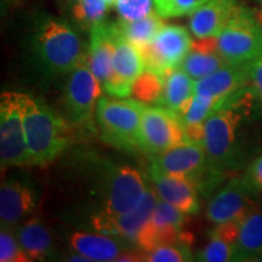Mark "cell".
Returning a JSON list of instances; mask_svg holds the SVG:
<instances>
[{
    "mask_svg": "<svg viewBox=\"0 0 262 262\" xmlns=\"http://www.w3.org/2000/svg\"><path fill=\"white\" fill-rule=\"evenodd\" d=\"M260 102L251 85L232 94L204 122V149L210 166L225 178L245 163L247 126Z\"/></svg>",
    "mask_w": 262,
    "mask_h": 262,
    "instance_id": "cell-1",
    "label": "cell"
},
{
    "mask_svg": "<svg viewBox=\"0 0 262 262\" xmlns=\"http://www.w3.org/2000/svg\"><path fill=\"white\" fill-rule=\"evenodd\" d=\"M33 50L42 71L50 75L70 74L86 60L79 33L64 19L41 14L33 26Z\"/></svg>",
    "mask_w": 262,
    "mask_h": 262,
    "instance_id": "cell-2",
    "label": "cell"
},
{
    "mask_svg": "<svg viewBox=\"0 0 262 262\" xmlns=\"http://www.w3.org/2000/svg\"><path fill=\"white\" fill-rule=\"evenodd\" d=\"M22 111L31 166H47L67 148L71 124L48 104L24 93Z\"/></svg>",
    "mask_w": 262,
    "mask_h": 262,
    "instance_id": "cell-3",
    "label": "cell"
},
{
    "mask_svg": "<svg viewBox=\"0 0 262 262\" xmlns=\"http://www.w3.org/2000/svg\"><path fill=\"white\" fill-rule=\"evenodd\" d=\"M147 104L135 98L101 96L96 106V126L104 142L118 149H140V130Z\"/></svg>",
    "mask_w": 262,
    "mask_h": 262,
    "instance_id": "cell-4",
    "label": "cell"
},
{
    "mask_svg": "<svg viewBox=\"0 0 262 262\" xmlns=\"http://www.w3.org/2000/svg\"><path fill=\"white\" fill-rule=\"evenodd\" d=\"M150 169L192 182L203 194H212L225 179L210 166L203 145L183 142L171 149L150 156Z\"/></svg>",
    "mask_w": 262,
    "mask_h": 262,
    "instance_id": "cell-5",
    "label": "cell"
},
{
    "mask_svg": "<svg viewBox=\"0 0 262 262\" xmlns=\"http://www.w3.org/2000/svg\"><path fill=\"white\" fill-rule=\"evenodd\" d=\"M147 187L146 176L133 166H108L103 175L98 208L90 220H111L130 211L139 204Z\"/></svg>",
    "mask_w": 262,
    "mask_h": 262,
    "instance_id": "cell-6",
    "label": "cell"
},
{
    "mask_svg": "<svg viewBox=\"0 0 262 262\" xmlns=\"http://www.w3.org/2000/svg\"><path fill=\"white\" fill-rule=\"evenodd\" d=\"M219 54L227 63H251L262 56V26L247 6L239 4L217 35Z\"/></svg>",
    "mask_w": 262,
    "mask_h": 262,
    "instance_id": "cell-7",
    "label": "cell"
},
{
    "mask_svg": "<svg viewBox=\"0 0 262 262\" xmlns=\"http://www.w3.org/2000/svg\"><path fill=\"white\" fill-rule=\"evenodd\" d=\"M101 96L102 85L88 67L86 62H83L68 74L64 85L63 108L67 122L80 130H96L94 114Z\"/></svg>",
    "mask_w": 262,
    "mask_h": 262,
    "instance_id": "cell-8",
    "label": "cell"
},
{
    "mask_svg": "<svg viewBox=\"0 0 262 262\" xmlns=\"http://www.w3.org/2000/svg\"><path fill=\"white\" fill-rule=\"evenodd\" d=\"M0 160L3 168L31 166L26 141L22 93L0 95Z\"/></svg>",
    "mask_w": 262,
    "mask_h": 262,
    "instance_id": "cell-9",
    "label": "cell"
},
{
    "mask_svg": "<svg viewBox=\"0 0 262 262\" xmlns=\"http://www.w3.org/2000/svg\"><path fill=\"white\" fill-rule=\"evenodd\" d=\"M185 142L183 122L164 106H147L140 130V150L156 156Z\"/></svg>",
    "mask_w": 262,
    "mask_h": 262,
    "instance_id": "cell-10",
    "label": "cell"
},
{
    "mask_svg": "<svg viewBox=\"0 0 262 262\" xmlns=\"http://www.w3.org/2000/svg\"><path fill=\"white\" fill-rule=\"evenodd\" d=\"M192 38L182 26L165 25L148 45L140 49L143 67L164 75L178 68L192 49Z\"/></svg>",
    "mask_w": 262,
    "mask_h": 262,
    "instance_id": "cell-11",
    "label": "cell"
},
{
    "mask_svg": "<svg viewBox=\"0 0 262 262\" xmlns=\"http://www.w3.org/2000/svg\"><path fill=\"white\" fill-rule=\"evenodd\" d=\"M257 194L244 176L229 180L211 195L206 205V219L215 225L241 222L257 208Z\"/></svg>",
    "mask_w": 262,
    "mask_h": 262,
    "instance_id": "cell-12",
    "label": "cell"
},
{
    "mask_svg": "<svg viewBox=\"0 0 262 262\" xmlns=\"http://www.w3.org/2000/svg\"><path fill=\"white\" fill-rule=\"evenodd\" d=\"M158 199L159 196L157 194L156 189L148 185L142 199L135 208L125 214L111 219V220L93 219L90 220L91 227L100 233L116 235V237L125 239L129 243L135 245L141 231L152 219Z\"/></svg>",
    "mask_w": 262,
    "mask_h": 262,
    "instance_id": "cell-13",
    "label": "cell"
},
{
    "mask_svg": "<svg viewBox=\"0 0 262 262\" xmlns=\"http://www.w3.org/2000/svg\"><path fill=\"white\" fill-rule=\"evenodd\" d=\"M114 27V56L113 77L104 91L114 97H127L131 95V85L139 75L145 71L140 51L133 42L124 37V34L113 22Z\"/></svg>",
    "mask_w": 262,
    "mask_h": 262,
    "instance_id": "cell-14",
    "label": "cell"
},
{
    "mask_svg": "<svg viewBox=\"0 0 262 262\" xmlns=\"http://www.w3.org/2000/svg\"><path fill=\"white\" fill-rule=\"evenodd\" d=\"M38 193L24 179H8L0 187V224L15 229L37 208Z\"/></svg>",
    "mask_w": 262,
    "mask_h": 262,
    "instance_id": "cell-15",
    "label": "cell"
},
{
    "mask_svg": "<svg viewBox=\"0 0 262 262\" xmlns=\"http://www.w3.org/2000/svg\"><path fill=\"white\" fill-rule=\"evenodd\" d=\"M114 49L113 22L104 21L90 29V44L85 62L103 89L113 77Z\"/></svg>",
    "mask_w": 262,
    "mask_h": 262,
    "instance_id": "cell-16",
    "label": "cell"
},
{
    "mask_svg": "<svg viewBox=\"0 0 262 262\" xmlns=\"http://www.w3.org/2000/svg\"><path fill=\"white\" fill-rule=\"evenodd\" d=\"M149 181L157 194L164 202L169 203L186 215H195L201 210L198 189L187 180L165 175L148 168Z\"/></svg>",
    "mask_w": 262,
    "mask_h": 262,
    "instance_id": "cell-17",
    "label": "cell"
},
{
    "mask_svg": "<svg viewBox=\"0 0 262 262\" xmlns=\"http://www.w3.org/2000/svg\"><path fill=\"white\" fill-rule=\"evenodd\" d=\"M68 244L74 253L81 254L91 261L98 262L117 261L124 251L137 249L125 239L100 232H73L68 237Z\"/></svg>",
    "mask_w": 262,
    "mask_h": 262,
    "instance_id": "cell-18",
    "label": "cell"
},
{
    "mask_svg": "<svg viewBox=\"0 0 262 262\" xmlns=\"http://www.w3.org/2000/svg\"><path fill=\"white\" fill-rule=\"evenodd\" d=\"M248 85H250V63H227L214 73L196 80L194 94H204L226 100Z\"/></svg>",
    "mask_w": 262,
    "mask_h": 262,
    "instance_id": "cell-19",
    "label": "cell"
},
{
    "mask_svg": "<svg viewBox=\"0 0 262 262\" xmlns=\"http://www.w3.org/2000/svg\"><path fill=\"white\" fill-rule=\"evenodd\" d=\"M237 0H208L189 18V31L195 38L217 37L238 6Z\"/></svg>",
    "mask_w": 262,
    "mask_h": 262,
    "instance_id": "cell-20",
    "label": "cell"
},
{
    "mask_svg": "<svg viewBox=\"0 0 262 262\" xmlns=\"http://www.w3.org/2000/svg\"><path fill=\"white\" fill-rule=\"evenodd\" d=\"M185 224V212L159 198L150 219L156 248L164 244L180 243Z\"/></svg>",
    "mask_w": 262,
    "mask_h": 262,
    "instance_id": "cell-21",
    "label": "cell"
},
{
    "mask_svg": "<svg viewBox=\"0 0 262 262\" xmlns=\"http://www.w3.org/2000/svg\"><path fill=\"white\" fill-rule=\"evenodd\" d=\"M16 235L32 261H41L51 256L54 251L52 235L40 219L31 217L22 221L16 227Z\"/></svg>",
    "mask_w": 262,
    "mask_h": 262,
    "instance_id": "cell-22",
    "label": "cell"
},
{
    "mask_svg": "<svg viewBox=\"0 0 262 262\" xmlns=\"http://www.w3.org/2000/svg\"><path fill=\"white\" fill-rule=\"evenodd\" d=\"M235 261H262V210L258 206L239 222Z\"/></svg>",
    "mask_w": 262,
    "mask_h": 262,
    "instance_id": "cell-23",
    "label": "cell"
},
{
    "mask_svg": "<svg viewBox=\"0 0 262 262\" xmlns=\"http://www.w3.org/2000/svg\"><path fill=\"white\" fill-rule=\"evenodd\" d=\"M163 78V94L158 104L176 113L182 103L194 96L195 80L180 68L168 71Z\"/></svg>",
    "mask_w": 262,
    "mask_h": 262,
    "instance_id": "cell-24",
    "label": "cell"
},
{
    "mask_svg": "<svg viewBox=\"0 0 262 262\" xmlns=\"http://www.w3.org/2000/svg\"><path fill=\"white\" fill-rule=\"evenodd\" d=\"M116 25L123 33L124 37L133 42L137 50H140L141 48L148 45L166 24L162 16L155 11L146 17L135 19V21H125V19L119 18L116 21Z\"/></svg>",
    "mask_w": 262,
    "mask_h": 262,
    "instance_id": "cell-25",
    "label": "cell"
},
{
    "mask_svg": "<svg viewBox=\"0 0 262 262\" xmlns=\"http://www.w3.org/2000/svg\"><path fill=\"white\" fill-rule=\"evenodd\" d=\"M226 64L227 62L219 52H202L191 49L178 68L186 72L196 81L214 73Z\"/></svg>",
    "mask_w": 262,
    "mask_h": 262,
    "instance_id": "cell-26",
    "label": "cell"
},
{
    "mask_svg": "<svg viewBox=\"0 0 262 262\" xmlns=\"http://www.w3.org/2000/svg\"><path fill=\"white\" fill-rule=\"evenodd\" d=\"M108 10L104 0H78L71 8V14L78 27L90 32L95 26L106 21Z\"/></svg>",
    "mask_w": 262,
    "mask_h": 262,
    "instance_id": "cell-27",
    "label": "cell"
},
{
    "mask_svg": "<svg viewBox=\"0 0 262 262\" xmlns=\"http://www.w3.org/2000/svg\"><path fill=\"white\" fill-rule=\"evenodd\" d=\"M164 78L152 71H143L131 85V95L143 103H159L163 94Z\"/></svg>",
    "mask_w": 262,
    "mask_h": 262,
    "instance_id": "cell-28",
    "label": "cell"
},
{
    "mask_svg": "<svg viewBox=\"0 0 262 262\" xmlns=\"http://www.w3.org/2000/svg\"><path fill=\"white\" fill-rule=\"evenodd\" d=\"M191 245H187L182 242L173 244L159 245L153 250L145 253L143 261L148 262H187L193 261L191 253Z\"/></svg>",
    "mask_w": 262,
    "mask_h": 262,
    "instance_id": "cell-29",
    "label": "cell"
},
{
    "mask_svg": "<svg viewBox=\"0 0 262 262\" xmlns=\"http://www.w3.org/2000/svg\"><path fill=\"white\" fill-rule=\"evenodd\" d=\"M209 243L195 255L196 261L202 262H227L235 261V245L225 239L209 235Z\"/></svg>",
    "mask_w": 262,
    "mask_h": 262,
    "instance_id": "cell-30",
    "label": "cell"
},
{
    "mask_svg": "<svg viewBox=\"0 0 262 262\" xmlns=\"http://www.w3.org/2000/svg\"><path fill=\"white\" fill-rule=\"evenodd\" d=\"M225 102L224 98L208 96L204 94H194L191 108L183 117V123H204L216 108Z\"/></svg>",
    "mask_w": 262,
    "mask_h": 262,
    "instance_id": "cell-31",
    "label": "cell"
},
{
    "mask_svg": "<svg viewBox=\"0 0 262 262\" xmlns=\"http://www.w3.org/2000/svg\"><path fill=\"white\" fill-rule=\"evenodd\" d=\"M208 0H153L156 12L163 18L192 15Z\"/></svg>",
    "mask_w": 262,
    "mask_h": 262,
    "instance_id": "cell-32",
    "label": "cell"
},
{
    "mask_svg": "<svg viewBox=\"0 0 262 262\" xmlns=\"http://www.w3.org/2000/svg\"><path fill=\"white\" fill-rule=\"evenodd\" d=\"M0 261L29 262L32 261L19 244L15 229L2 227L0 229Z\"/></svg>",
    "mask_w": 262,
    "mask_h": 262,
    "instance_id": "cell-33",
    "label": "cell"
},
{
    "mask_svg": "<svg viewBox=\"0 0 262 262\" xmlns=\"http://www.w3.org/2000/svg\"><path fill=\"white\" fill-rule=\"evenodd\" d=\"M244 178L257 193H262V153L248 165Z\"/></svg>",
    "mask_w": 262,
    "mask_h": 262,
    "instance_id": "cell-34",
    "label": "cell"
},
{
    "mask_svg": "<svg viewBox=\"0 0 262 262\" xmlns=\"http://www.w3.org/2000/svg\"><path fill=\"white\" fill-rule=\"evenodd\" d=\"M183 130H185V142L204 146V123H183Z\"/></svg>",
    "mask_w": 262,
    "mask_h": 262,
    "instance_id": "cell-35",
    "label": "cell"
},
{
    "mask_svg": "<svg viewBox=\"0 0 262 262\" xmlns=\"http://www.w3.org/2000/svg\"><path fill=\"white\" fill-rule=\"evenodd\" d=\"M250 85L262 104V56L250 63Z\"/></svg>",
    "mask_w": 262,
    "mask_h": 262,
    "instance_id": "cell-36",
    "label": "cell"
},
{
    "mask_svg": "<svg viewBox=\"0 0 262 262\" xmlns=\"http://www.w3.org/2000/svg\"><path fill=\"white\" fill-rule=\"evenodd\" d=\"M192 50L202 52H219L217 50V37L196 38L192 41Z\"/></svg>",
    "mask_w": 262,
    "mask_h": 262,
    "instance_id": "cell-37",
    "label": "cell"
},
{
    "mask_svg": "<svg viewBox=\"0 0 262 262\" xmlns=\"http://www.w3.org/2000/svg\"><path fill=\"white\" fill-rule=\"evenodd\" d=\"M78 0H61V3L62 4H63V6L64 8H72V6H73L75 3H77Z\"/></svg>",
    "mask_w": 262,
    "mask_h": 262,
    "instance_id": "cell-38",
    "label": "cell"
},
{
    "mask_svg": "<svg viewBox=\"0 0 262 262\" xmlns=\"http://www.w3.org/2000/svg\"><path fill=\"white\" fill-rule=\"evenodd\" d=\"M104 2H106V4L108 5V8L111 9V8H112V6H116L118 0H104Z\"/></svg>",
    "mask_w": 262,
    "mask_h": 262,
    "instance_id": "cell-39",
    "label": "cell"
}]
</instances>
